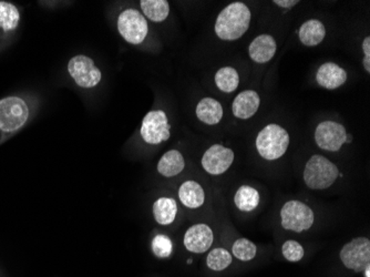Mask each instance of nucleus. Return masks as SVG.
<instances>
[{"label":"nucleus","mask_w":370,"mask_h":277,"mask_svg":"<svg viewBox=\"0 0 370 277\" xmlns=\"http://www.w3.org/2000/svg\"><path fill=\"white\" fill-rule=\"evenodd\" d=\"M251 17V10L245 3H231L216 18L214 27L216 36L221 41H238L248 30Z\"/></svg>","instance_id":"nucleus-1"},{"label":"nucleus","mask_w":370,"mask_h":277,"mask_svg":"<svg viewBox=\"0 0 370 277\" xmlns=\"http://www.w3.org/2000/svg\"><path fill=\"white\" fill-rule=\"evenodd\" d=\"M32 117V109L27 100L19 96L0 99V131L12 135L26 126Z\"/></svg>","instance_id":"nucleus-2"},{"label":"nucleus","mask_w":370,"mask_h":277,"mask_svg":"<svg viewBox=\"0 0 370 277\" xmlns=\"http://www.w3.org/2000/svg\"><path fill=\"white\" fill-rule=\"evenodd\" d=\"M290 135L283 126L272 123L262 129L256 137V149L265 160L274 161L286 153Z\"/></svg>","instance_id":"nucleus-3"},{"label":"nucleus","mask_w":370,"mask_h":277,"mask_svg":"<svg viewBox=\"0 0 370 277\" xmlns=\"http://www.w3.org/2000/svg\"><path fill=\"white\" fill-rule=\"evenodd\" d=\"M67 71L73 82L84 90L95 89L102 81V71L95 60L86 54H77L67 63Z\"/></svg>","instance_id":"nucleus-4"},{"label":"nucleus","mask_w":370,"mask_h":277,"mask_svg":"<svg viewBox=\"0 0 370 277\" xmlns=\"http://www.w3.org/2000/svg\"><path fill=\"white\" fill-rule=\"evenodd\" d=\"M338 169L323 155H313L306 163L304 181L312 190L328 189L338 177Z\"/></svg>","instance_id":"nucleus-5"},{"label":"nucleus","mask_w":370,"mask_h":277,"mask_svg":"<svg viewBox=\"0 0 370 277\" xmlns=\"http://www.w3.org/2000/svg\"><path fill=\"white\" fill-rule=\"evenodd\" d=\"M117 29L124 41L138 46L147 39L149 23L142 12L135 8H126L117 18Z\"/></svg>","instance_id":"nucleus-6"},{"label":"nucleus","mask_w":370,"mask_h":277,"mask_svg":"<svg viewBox=\"0 0 370 277\" xmlns=\"http://www.w3.org/2000/svg\"><path fill=\"white\" fill-rule=\"evenodd\" d=\"M140 135L142 140L151 146H158L169 140L171 126L167 115L163 110L148 112L141 123Z\"/></svg>","instance_id":"nucleus-7"},{"label":"nucleus","mask_w":370,"mask_h":277,"mask_svg":"<svg viewBox=\"0 0 370 277\" xmlns=\"http://www.w3.org/2000/svg\"><path fill=\"white\" fill-rule=\"evenodd\" d=\"M281 226L288 231L301 233L310 229L315 221L313 210L301 201H288L281 210Z\"/></svg>","instance_id":"nucleus-8"},{"label":"nucleus","mask_w":370,"mask_h":277,"mask_svg":"<svg viewBox=\"0 0 370 277\" xmlns=\"http://www.w3.org/2000/svg\"><path fill=\"white\" fill-rule=\"evenodd\" d=\"M340 260L347 269L364 271L370 265V241L367 237H357L340 251Z\"/></svg>","instance_id":"nucleus-9"},{"label":"nucleus","mask_w":370,"mask_h":277,"mask_svg":"<svg viewBox=\"0 0 370 277\" xmlns=\"http://www.w3.org/2000/svg\"><path fill=\"white\" fill-rule=\"evenodd\" d=\"M316 144L325 151L337 152L347 141V132L340 123L323 121L315 130Z\"/></svg>","instance_id":"nucleus-10"},{"label":"nucleus","mask_w":370,"mask_h":277,"mask_svg":"<svg viewBox=\"0 0 370 277\" xmlns=\"http://www.w3.org/2000/svg\"><path fill=\"white\" fill-rule=\"evenodd\" d=\"M234 152L222 144H214L205 151L202 157V166L209 175H223L232 166Z\"/></svg>","instance_id":"nucleus-11"},{"label":"nucleus","mask_w":370,"mask_h":277,"mask_svg":"<svg viewBox=\"0 0 370 277\" xmlns=\"http://www.w3.org/2000/svg\"><path fill=\"white\" fill-rule=\"evenodd\" d=\"M213 241L214 234L210 226L200 223L187 229L184 234L183 243L187 251L201 254L210 249Z\"/></svg>","instance_id":"nucleus-12"},{"label":"nucleus","mask_w":370,"mask_h":277,"mask_svg":"<svg viewBox=\"0 0 370 277\" xmlns=\"http://www.w3.org/2000/svg\"><path fill=\"white\" fill-rule=\"evenodd\" d=\"M21 12L12 1L0 0V38L8 39L21 26Z\"/></svg>","instance_id":"nucleus-13"},{"label":"nucleus","mask_w":370,"mask_h":277,"mask_svg":"<svg viewBox=\"0 0 370 277\" xmlns=\"http://www.w3.org/2000/svg\"><path fill=\"white\" fill-rule=\"evenodd\" d=\"M346 80H347L346 70L334 63H326L321 65L317 70V75H316V81L319 86L328 89V90H335V89L342 87Z\"/></svg>","instance_id":"nucleus-14"},{"label":"nucleus","mask_w":370,"mask_h":277,"mask_svg":"<svg viewBox=\"0 0 370 277\" xmlns=\"http://www.w3.org/2000/svg\"><path fill=\"white\" fill-rule=\"evenodd\" d=\"M261 104L259 93L253 90H245L236 96L233 101V115L238 119L246 120L255 115Z\"/></svg>","instance_id":"nucleus-15"},{"label":"nucleus","mask_w":370,"mask_h":277,"mask_svg":"<svg viewBox=\"0 0 370 277\" xmlns=\"http://www.w3.org/2000/svg\"><path fill=\"white\" fill-rule=\"evenodd\" d=\"M277 45L270 34H261L251 43L248 54L251 59L257 63H266L275 56Z\"/></svg>","instance_id":"nucleus-16"},{"label":"nucleus","mask_w":370,"mask_h":277,"mask_svg":"<svg viewBox=\"0 0 370 277\" xmlns=\"http://www.w3.org/2000/svg\"><path fill=\"white\" fill-rule=\"evenodd\" d=\"M178 199L187 209H198L205 202V192L196 181H185L178 189Z\"/></svg>","instance_id":"nucleus-17"},{"label":"nucleus","mask_w":370,"mask_h":277,"mask_svg":"<svg viewBox=\"0 0 370 277\" xmlns=\"http://www.w3.org/2000/svg\"><path fill=\"white\" fill-rule=\"evenodd\" d=\"M198 120L207 126H216L223 118V108L221 103L213 98H203L198 103L196 109Z\"/></svg>","instance_id":"nucleus-18"},{"label":"nucleus","mask_w":370,"mask_h":277,"mask_svg":"<svg viewBox=\"0 0 370 277\" xmlns=\"http://www.w3.org/2000/svg\"><path fill=\"white\" fill-rule=\"evenodd\" d=\"M185 168L183 155L178 150L165 152L158 162L159 173L164 177H173L180 175Z\"/></svg>","instance_id":"nucleus-19"},{"label":"nucleus","mask_w":370,"mask_h":277,"mask_svg":"<svg viewBox=\"0 0 370 277\" xmlns=\"http://www.w3.org/2000/svg\"><path fill=\"white\" fill-rule=\"evenodd\" d=\"M178 214V203L172 197H160L153 204V215L157 223L170 225L174 222Z\"/></svg>","instance_id":"nucleus-20"},{"label":"nucleus","mask_w":370,"mask_h":277,"mask_svg":"<svg viewBox=\"0 0 370 277\" xmlns=\"http://www.w3.org/2000/svg\"><path fill=\"white\" fill-rule=\"evenodd\" d=\"M299 41L308 47L317 46L324 41L326 36V29L324 23L316 19L305 21L299 28Z\"/></svg>","instance_id":"nucleus-21"},{"label":"nucleus","mask_w":370,"mask_h":277,"mask_svg":"<svg viewBox=\"0 0 370 277\" xmlns=\"http://www.w3.org/2000/svg\"><path fill=\"white\" fill-rule=\"evenodd\" d=\"M140 7L147 21L162 23L169 17L170 3L167 0H142Z\"/></svg>","instance_id":"nucleus-22"},{"label":"nucleus","mask_w":370,"mask_h":277,"mask_svg":"<svg viewBox=\"0 0 370 277\" xmlns=\"http://www.w3.org/2000/svg\"><path fill=\"white\" fill-rule=\"evenodd\" d=\"M234 202L238 210L251 212L255 210L259 204V195L257 190L248 186H243L236 192Z\"/></svg>","instance_id":"nucleus-23"},{"label":"nucleus","mask_w":370,"mask_h":277,"mask_svg":"<svg viewBox=\"0 0 370 277\" xmlns=\"http://www.w3.org/2000/svg\"><path fill=\"white\" fill-rule=\"evenodd\" d=\"M240 83V76L232 67H224L220 69L216 75V85L222 92L231 93L235 91Z\"/></svg>","instance_id":"nucleus-24"},{"label":"nucleus","mask_w":370,"mask_h":277,"mask_svg":"<svg viewBox=\"0 0 370 277\" xmlns=\"http://www.w3.org/2000/svg\"><path fill=\"white\" fill-rule=\"evenodd\" d=\"M232 263L230 252L225 249H214L207 255V264L213 271H223Z\"/></svg>","instance_id":"nucleus-25"},{"label":"nucleus","mask_w":370,"mask_h":277,"mask_svg":"<svg viewBox=\"0 0 370 277\" xmlns=\"http://www.w3.org/2000/svg\"><path fill=\"white\" fill-rule=\"evenodd\" d=\"M256 252L257 249L255 244L247 239H240L233 245V254L235 255L238 260L244 261V262L253 260L255 257Z\"/></svg>","instance_id":"nucleus-26"},{"label":"nucleus","mask_w":370,"mask_h":277,"mask_svg":"<svg viewBox=\"0 0 370 277\" xmlns=\"http://www.w3.org/2000/svg\"><path fill=\"white\" fill-rule=\"evenodd\" d=\"M152 251L155 256L160 258H167L172 254L173 243L167 235H155L152 240Z\"/></svg>","instance_id":"nucleus-27"},{"label":"nucleus","mask_w":370,"mask_h":277,"mask_svg":"<svg viewBox=\"0 0 370 277\" xmlns=\"http://www.w3.org/2000/svg\"><path fill=\"white\" fill-rule=\"evenodd\" d=\"M283 255L290 262H299L304 256L303 246L296 241H287L281 247Z\"/></svg>","instance_id":"nucleus-28"},{"label":"nucleus","mask_w":370,"mask_h":277,"mask_svg":"<svg viewBox=\"0 0 370 277\" xmlns=\"http://www.w3.org/2000/svg\"><path fill=\"white\" fill-rule=\"evenodd\" d=\"M362 50L365 52V59L362 61L364 63L365 69L366 71L369 74L370 72V38L366 37L364 39V43H362Z\"/></svg>","instance_id":"nucleus-29"},{"label":"nucleus","mask_w":370,"mask_h":277,"mask_svg":"<svg viewBox=\"0 0 370 277\" xmlns=\"http://www.w3.org/2000/svg\"><path fill=\"white\" fill-rule=\"evenodd\" d=\"M274 3L281 8L290 9L296 6L297 3H299V0H275Z\"/></svg>","instance_id":"nucleus-30"},{"label":"nucleus","mask_w":370,"mask_h":277,"mask_svg":"<svg viewBox=\"0 0 370 277\" xmlns=\"http://www.w3.org/2000/svg\"><path fill=\"white\" fill-rule=\"evenodd\" d=\"M364 272H365V276L366 277H370V274H369V266H367V267H366V269H364Z\"/></svg>","instance_id":"nucleus-31"}]
</instances>
